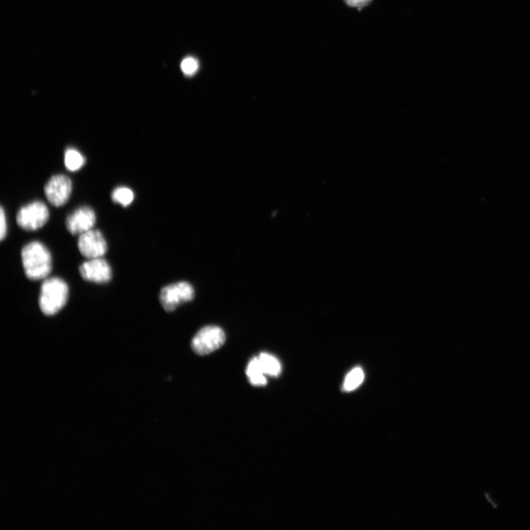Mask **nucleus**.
Segmentation results:
<instances>
[{
    "label": "nucleus",
    "mask_w": 530,
    "mask_h": 530,
    "mask_svg": "<svg viewBox=\"0 0 530 530\" xmlns=\"http://www.w3.org/2000/svg\"><path fill=\"white\" fill-rule=\"evenodd\" d=\"M247 374L253 386L261 387L267 384V379L258 357H253L249 362Z\"/></svg>",
    "instance_id": "nucleus-10"
},
{
    "label": "nucleus",
    "mask_w": 530,
    "mask_h": 530,
    "mask_svg": "<svg viewBox=\"0 0 530 530\" xmlns=\"http://www.w3.org/2000/svg\"><path fill=\"white\" fill-rule=\"evenodd\" d=\"M79 272L84 280L97 283L110 282L112 278L110 264L103 257L88 260L81 265Z\"/></svg>",
    "instance_id": "nucleus-8"
},
{
    "label": "nucleus",
    "mask_w": 530,
    "mask_h": 530,
    "mask_svg": "<svg viewBox=\"0 0 530 530\" xmlns=\"http://www.w3.org/2000/svg\"><path fill=\"white\" fill-rule=\"evenodd\" d=\"M112 199L116 203H119L127 207L131 205L134 200V193L126 186H118L112 193Z\"/></svg>",
    "instance_id": "nucleus-13"
},
{
    "label": "nucleus",
    "mask_w": 530,
    "mask_h": 530,
    "mask_svg": "<svg viewBox=\"0 0 530 530\" xmlns=\"http://www.w3.org/2000/svg\"><path fill=\"white\" fill-rule=\"evenodd\" d=\"M194 288L188 282L181 281L164 287L160 292V301L166 312H171L181 304L193 300Z\"/></svg>",
    "instance_id": "nucleus-5"
},
{
    "label": "nucleus",
    "mask_w": 530,
    "mask_h": 530,
    "mask_svg": "<svg viewBox=\"0 0 530 530\" xmlns=\"http://www.w3.org/2000/svg\"><path fill=\"white\" fill-rule=\"evenodd\" d=\"M68 297V288L63 279L57 277L47 279L41 288L39 307L45 316H55L65 307Z\"/></svg>",
    "instance_id": "nucleus-2"
},
{
    "label": "nucleus",
    "mask_w": 530,
    "mask_h": 530,
    "mask_svg": "<svg viewBox=\"0 0 530 530\" xmlns=\"http://www.w3.org/2000/svg\"><path fill=\"white\" fill-rule=\"evenodd\" d=\"M364 379V372H363L361 368L357 367L353 368L346 376L343 388L348 392L355 390L361 386Z\"/></svg>",
    "instance_id": "nucleus-14"
},
{
    "label": "nucleus",
    "mask_w": 530,
    "mask_h": 530,
    "mask_svg": "<svg viewBox=\"0 0 530 530\" xmlns=\"http://www.w3.org/2000/svg\"><path fill=\"white\" fill-rule=\"evenodd\" d=\"M50 218L47 205L39 201L23 206L16 214L18 227L27 231L42 229Z\"/></svg>",
    "instance_id": "nucleus-3"
},
{
    "label": "nucleus",
    "mask_w": 530,
    "mask_h": 530,
    "mask_svg": "<svg viewBox=\"0 0 530 530\" xmlns=\"http://www.w3.org/2000/svg\"><path fill=\"white\" fill-rule=\"evenodd\" d=\"M371 1L372 0H345L349 6L357 8L359 10L368 5Z\"/></svg>",
    "instance_id": "nucleus-17"
},
{
    "label": "nucleus",
    "mask_w": 530,
    "mask_h": 530,
    "mask_svg": "<svg viewBox=\"0 0 530 530\" xmlns=\"http://www.w3.org/2000/svg\"><path fill=\"white\" fill-rule=\"evenodd\" d=\"M183 73L186 76H192L198 72L199 63L195 58L192 57L184 59L181 64Z\"/></svg>",
    "instance_id": "nucleus-15"
},
{
    "label": "nucleus",
    "mask_w": 530,
    "mask_h": 530,
    "mask_svg": "<svg viewBox=\"0 0 530 530\" xmlns=\"http://www.w3.org/2000/svg\"><path fill=\"white\" fill-rule=\"evenodd\" d=\"M77 247L87 260L102 258L108 249L104 236L100 231L94 229L79 235Z\"/></svg>",
    "instance_id": "nucleus-7"
},
{
    "label": "nucleus",
    "mask_w": 530,
    "mask_h": 530,
    "mask_svg": "<svg viewBox=\"0 0 530 530\" xmlns=\"http://www.w3.org/2000/svg\"><path fill=\"white\" fill-rule=\"evenodd\" d=\"M96 223V214L88 206H81L68 216L66 227L73 235H81L93 229Z\"/></svg>",
    "instance_id": "nucleus-9"
},
{
    "label": "nucleus",
    "mask_w": 530,
    "mask_h": 530,
    "mask_svg": "<svg viewBox=\"0 0 530 530\" xmlns=\"http://www.w3.org/2000/svg\"><path fill=\"white\" fill-rule=\"evenodd\" d=\"M225 342L224 331L216 326L201 329L193 338L192 350L199 355H207L219 349Z\"/></svg>",
    "instance_id": "nucleus-4"
},
{
    "label": "nucleus",
    "mask_w": 530,
    "mask_h": 530,
    "mask_svg": "<svg viewBox=\"0 0 530 530\" xmlns=\"http://www.w3.org/2000/svg\"><path fill=\"white\" fill-rule=\"evenodd\" d=\"M265 375L278 377L281 373V365L279 359L268 353H262L258 357Z\"/></svg>",
    "instance_id": "nucleus-11"
},
{
    "label": "nucleus",
    "mask_w": 530,
    "mask_h": 530,
    "mask_svg": "<svg viewBox=\"0 0 530 530\" xmlns=\"http://www.w3.org/2000/svg\"><path fill=\"white\" fill-rule=\"evenodd\" d=\"M21 255L25 273L29 280L45 279L51 273V253L42 243L29 242L23 247Z\"/></svg>",
    "instance_id": "nucleus-1"
},
{
    "label": "nucleus",
    "mask_w": 530,
    "mask_h": 530,
    "mask_svg": "<svg viewBox=\"0 0 530 530\" xmlns=\"http://www.w3.org/2000/svg\"><path fill=\"white\" fill-rule=\"evenodd\" d=\"M7 231L8 223L6 214L4 209L1 207V210H0V239H1V240H3L6 238Z\"/></svg>",
    "instance_id": "nucleus-16"
},
{
    "label": "nucleus",
    "mask_w": 530,
    "mask_h": 530,
    "mask_svg": "<svg viewBox=\"0 0 530 530\" xmlns=\"http://www.w3.org/2000/svg\"><path fill=\"white\" fill-rule=\"evenodd\" d=\"M86 162L85 157L75 149H68L64 154L66 168L71 172L81 170Z\"/></svg>",
    "instance_id": "nucleus-12"
},
{
    "label": "nucleus",
    "mask_w": 530,
    "mask_h": 530,
    "mask_svg": "<svg viewBox=\"0 0 530 530\" xmlns=\"http://www.w3.org/2000/svg\"><path fill=\"white\" fill-rule=\"evenodd\" d=\"M73 191V183L68 176L55 175L45 186V194L50 203L55 207H61L70 199Z\"/></svg>",
    "instance_id": "nucleus-6"
}]
</instances>
